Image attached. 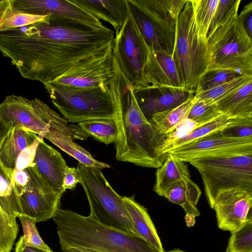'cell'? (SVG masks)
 Segmentation results:
<instances>
[{
	"label": "cell",
	"mask_w": 252,
	"mask_h": 252,
	"mask_svg": "<svg viewBox=\"0 0 252 252\" xmlns=\"http://www.w3.org/2000/svg\"><path fill=\"white\" fill-rule=\"evenodd\" d=\"M95 30L84 22L47 15L30 25L0 31V52L21 75L43 84L79 62L103 52Z\"/></svg>",
	"instance_id": "cell-1"
},
{
	"label": "cell",
	"mask_w": 252,
	"mask_h": 252,
	"mask_svg": "<svg viewBox=\"0 0 252 252\" xmlns=\"http://www.w3.org/2000/svg\"><path fill=\"white\" fill-rule=\"evenodd\" d=\"M122 75L115 97L116 158L143 167L158 168L165 160L156 152L163 135L142 114L131 84Z\"/></svg>",
	"instance_id": "cell-2"
},
{
	"label": "cell",
	"mask_w": 252,
	"mask_h": 252,
	"mask_svg": "<svg viewBox=\"0 0 252 252\" xmlns=\"http://www.w3.org/2000/svg\"><path fill=\"white\" fill-rule=\"evenodd\" d=\"M61 249L89 252H160L141 237L105 226L93 218L60 209L53 218Z\"/></svg>",
	"instance_id": "cell-3"
},
{
	"label": "cell",
	"mask_w": 252,
	"mask_h": 252,
	"mask_svg": "<svg viewBox=\"0 0 252 252\" xmlns=\"http://www.w3.org/2000/svg\"><path fill=\"white\" fill-rule=\"evenodd\" d=\"M241 0L234 2L213 33L207 38L208 70L230 69L252 75V39L238 18Z\"/></svg>",
	"instance_id": "cell-4"
},
{
	"label": "cell",
	"mask_w": 252,
	"mask_h": 252,
	"mask_svg": "<svg viewBox=\"0 0 252 252\" xmlns=\"http://www.w3.org/2000/svg\"><path fill=\"white\" fill-rule=\"evenodd\" d=\"M120 74L117 64L115 77L111 86L106 88L73 89L50 83L43 85L53 104L68 122L115 120V97Z\"/></svg>",
	"instance_id": "cell-5"
},
{
	"label": "cell",
	"mask_w": 252,
	"mask_h": 252,
	"mask_svg": "<svg viewBox=\"0 0 252 252\" xmlns=\"http://www.w3.org/2000/svg\"><path fill=\"white\" fill-rule=\"evenodd\" d=\"M172 58L183 87L195 94L200 80L208 69L209 52L207 41L197 30L189 0L177 19Z\"/></svg>",
	"instance_id": "cell-6"
},
{
	"label": "cell",
	"mask_w": 252,
	"mask_h": 252,
	"mask_svg": "<svg viewBox=\"0 0 252 252\" xmlns=\"http://www.w3.org/2000/svg\"><path fill=\"white\" fill-rule=\"evenodd\" d=\"M79 181L88 200L90 216L99 223L133 236H138L123 200L97 168L79 162Z\"/></svg>",
	"instance_id": "cell-7"
},
{
	"label": "cell",
	"mask_w": 252,
	"mask_h": 252,
	"mask_svg": "<svg viewBox=\"0 0 252 252\" xmlns=\"http://www.w3.org/2000/svg\"><path fill=\"white\" fill-rule=\"evenodd\" d=\"M198 171L212 209L219 192L231 189L252 191V154L201 158L189 162Z\"/></svg>",
	"instance_id": "cell-8"
},
{
	"label": "cell",
	"mask_w": 252,
	"mask_h": 252,
	"mask_svg": "<svg viewBox=\"0 0 252 252\" xmlns=\"http://www.w3.org/2000/svg\"><path fill=\"white\" fill-rule=\"evenodd\" d=\"M128 13L147 45L172 56L177 19L154 0H126Z\"/></svg>",
	"instance_id": "cell-9"
},
{
	"label": "cell",
	"mask_w": 252,
	"mask_h": 252,
	"mask_svg": "<svg viewBox=\"0 0 252 252\" xmlns=\"http://www.w3.org/2000/svg\"><path fill=\"white\" fill-rule=\"evenodd\" d=\"M0 119L9 126H18L43 137L51 127L68 122L38 98L9 95L0 104Z\"/></svg>",
	"instance_id": "cell-10"
},
{
	"label": "cell",
	"mask_w": 252,
	"mask_h": 252,
	"mask_svg": "<svg viewBox=\"0 0 252 252\" xmlns=\"http://www.w3.org/2000/svg\"><path fill=\"white\" fill-rule=\"evenodd\" d=\"M113 53L122 74L133 90L144 87L147 45L129 15L114 37Z\"/></svg>",
	"instance_id": "cell-11"
},
{
	"label": "cell",
	"mask_w": 252,
	"mask_h": 252,
	"mask_svg": "<svg viewBox=\"0 0 252 252\" xmlns=\"http://www.w3.org/2000/svg\"><path fill=\"white\" fill-rule=\"evenodd\" d=\"M117 67L112 48L79 62L49 83L73 89L109 88L115 77Z\"/></svg>",
	"instance_id": "cell-12"
},
{
	"label": "cell",
	"mask_w": 252,
	"mask_h": 252,
	"mask_svg": "<svg viewBox=\"0 0 252 252\" xmlns=\"http://www.w3.org/2000/svg\"><path fill=\"white\" fill-rule=\"evenodd\" d=\"M27 169L28 182L16 192L21 215L34 218L37 222L53 219L60 209L63 193L48 185L32 166Z\"/></svg>",
	"instance_id": "cell-13"
},
{
	"label": "cell",
	"mask_w": 252,
	"mask_h": 252,
	"mask_svg": "<svg viewBox=\"0 0 252 252\" xmlns=\"http://www.w3.org/2000/svg\"><path fill=\"white\" fill-rule=\"evenodd\" d=\"M168 153L184 162L201 158L252 154V138L225 137L218 132Z\"/></svg>",
	"instance_id": "cell-14"
},
{
	"label": "cell",
	"mask_w": 252,
	"mask_h": 252,
	"mask_svg": "<svg viewBox=\"0 0 252 252\" xmlns=\"http://www.w3.org/2000/svg\"><path fill=\"white\" fill-rule=\"evenodd\" d=\"M252 191L241 189L219 192L212 209L216 212L218 227L231 233L242 227L252 215Z\"/></svg>",
	"instance_id": "cell-15"
},
{
	"label": "cell",
	"mask_w": 252,
	"mask_h": 252,
	"mask_svg": "<svg viewBox=\"0 0 252 252\" xmlns=\"http://www.w3.org/2000/svg\"><path fill=\"white\" fill-rule=\"evenodd\" d=\"M12 2L14 8L22 13L71 19L96 27L103 25L71 0H12Z\"/></svg>",
	"instance_id": "cell-16"
},
{
	"label": "cell",
	"mask_w": 252,
	"mask_h": 252,
	"mask_svg": "<svg viewBox=\"0 0 252 252\" xmlns=\"http://www.w3.org/2000/svg\"><path fill=\"white\" fill-rule=\"evenodd\" d=\"M133 92L141 111L149 122L154 115L177 106L195 94L184 88L149 86Z\"/></svg>",
	"instance_id": "cell-17"
},
{
	"label": "cell",
	"mask_w": 252,
	"mask_h": 252,
	"mask_svg": "<svg viewBox=\"0 0 252 252\" xmlns=\"http://www.w3.org/2000/svg\"><path fill=\"white\" fill-rule=\"evenodd\" d=\"M32 166L41 179L51 188L63 193V180L68 167L61 154L47 145L42 138L38 142Z\"/></svg>",
	"instance_id": "cell-18"
},
{
	"label": "cell",
	"mask_w": 252,
	"mask_h": 252,
	"mask_svg": "<svg viewBox=\"0 0 252 252\" xmlns=\"http://www.w3.org/2000/svg\"><path fill=\"white\" fill-rule=\"evenodd\" d=\"M147 50L144 87L184 88L172 56L164 51L154 50L148 46Z\"/></svg>",
	"instance_id": "cell-19"
},
{
	"label": "cell",
	"mask_w": 252,
	"mask_h": 252,
	"mask_svg": "<svg viewBox=\"0 0 252 252\" xmlns=\"http://www.w3.org/2000/svg\"><path fill=\"white\" fill-rule=\"evenodd\" d=\"M98 20L111 24L118 33L128 13L126 0H71Z\"/></svg>",
	"instance_id": "cell-20"
},
{
	"label": "cell",
	"mask_w": 252,
	"mask_h": 252,
	"mask_svg": "<svg viewBox=\"0 0 252 252\" xmlns=\"http://www.w3.org/2000/svg\"><path fill=\"white\" fill-rule=\"evenodd\" d=\"M39 137L27 129L12 126L0 145V162L6 168L14 170L20 153L33 144Z\"/></svg>",
	"instance_id": "cell-21"
},
{
	"label": "cell",
	"mask_w": 252,
	"mask_h": 252,
	"mask_svg": "<svg viewBox=\"0 0 252 252\" xmlns=\"http://www.w3.org/2000/svg\"><path fill=\"white\" fill-rule=\"evenodd\" d=\"M123 200L138 235L159 252H164L147 209L135 200L134 196L123 197Z\"/></svg>",
	"instance_id": "cell-22"
},
{
	"label": "cell",
	"mask_w": 252,
	"mask_h": 252,
	"mask_svg": "<svg viewBox=\"0 0 252 252\" xmlns=\"http://www.w3.org/2000/svg\"><path fill=\"white\" fill-rule=\"evenodd\" d=\"M201 191L198 185L190 178L180 181L172 186L163 197L181 206L190 220H194L200 213L197 208Z\"/></svg>",
	"instance_id": "cell-23"
},
{
	"label": "cell",
	"mask_w": 252,
	"mask_h": 252,
	"mask_svg": "<svg viewBox=\"0 0 252 252\" xmlns=\"http://www.w3.org/2000/svg\"><path fill=\"white\" fill-rule=\"evenodd\" d=\"M220 113L231 119L252 118V81L218 101Z\"/></svg>",
	"instance_id": "cell-24"
},
{
	"label": "cell",
	"mask_w": 252,
	"mask_h": 252,
	"mask_svg": "<svg viewBox=\"0 0 252 252\" xmlns=\"http://www.w3.org/2000/svg\"><path fill=\"white\" fill-rule=\"evenodd\" d=\"M188 178H190L189 172L185 162L168 153L161 166L157 168L154 190L163 196L174 184Z\"/></svg>",
	"instance_id": "cell-25"
},
{
	"label": "cell",
	"mask_w": 252,
	"mask_h": 252,
	"mask_svg": "<svg viewBox=\"0 0 252 252\" xmlns=\"http://www.w3.org/2000/svg\"><path fill=\"white\" fill-rule=\"evenodd\" d=\"M43 138H46L85 166L101 170L110 167L109 164L95 159L88 151L76 143L70 136L56 132H47L44 134Z\"/></svg>",
	"instance_id": "cell-26"
},
{
	"label": "cell",
	"mask_w": 252,
	"mask_h": 252,
	"mask_svg": "<svg viewBox=\"0 0 252 252\" xmlns=\"http://www.w3.org/2000/svg\"><path fill=\"white\" fill-rule=\"evenodd\" d=\"M238 120L231 119L221 115L209 122L198 126L185 138L174 143L169 148L168 153L171 150L192 144L207 136L217 133Z\"/></svg>",
	"instance_id": "cell-27"
},
{
	"label": "cell",
	"mask_w": 252,
	"mask_h": 252,
	"mask_svg": "<svg viewBox=\"0 0 252 252\" xmlns=\"http://www.w3.org/2000/svg\"><path fill=\"white\" fill-rule=\"evenodd\" d=\"M195 94L174 108L153 116L150 122L153 124L160 134L164 135L187 117L193 103Z\"/></svg>",
	"instance_id": "cell-28"
},
{
	"label": "cell",
	"mask_w": 252,
	"mask_h": 252,
	"mask_svg": "<svg viewBox=\"0 0 252 252\" xmlns=\"http://www.w3.org/2000/svg\"><path fill=\"white\" fill-rule=\"evenodd\" d=\"M13 170L0 162V207L9 216L16 219L21 210L12 181Z\"/></svg>",
	"instance_id": "cell-29"
},
{
	"label": "cell",
	"mask_w": 252,
	"mask_h": 252,
	"mask_svg": "<svg viewBox=\"0 0 252 252\" xmlns=\"http://www.w3.org/2000/svg\"><path fill=\"white\" fill-rule=\"evenodd\" d=\"M78 126L89 136L109 145L116 142L117 127L114 119H98L78 123Z\"/></svg>",
	"instance_id": "cell-30"
},
{
	"label": "cell",
	"mask_w": 252,
	"mask_h": 252,
	"mask_svg": "<svg viewBox=\"0 0 252 252\" xmlns=\"http://www.w3.org/2000/svg\"><path fill=\"white\" fill-rule=\"evenodd\" d=\"M194 22L200 36L207 41L209 27L219 0H189Z\"/></svg>",
	"instance_id": "cell-31"
},
{
	"label": "cell",
	"mask_w": 252,
	"mask_h": 252,
	"mask_svg": "<svg viewBox=\"0 0 252 252\" xmlns=\"http://www.w3.org/2000/svg\"><path fill=\"white\" fill-rule=\"evenodd\" d=\"M252 81V75L244 74L219 86L194 95V99L207 103H216L221 99Z\"/></svg>",
	"instance_id": "cell-32"
},
{
	"label": "cell",
	"mask_w": 252,
	"mask_h": 252,
	"mask_svg": "<svg viewBox=\"0 0 252 252\" xmlns=\"http://www.w3.org/2000/svg\"><path fill=\"white\" fill-rule=\"evenodd\" d=\"M200 125L186 118L167 133L163 135L161 143L156 149L158 156L165 159L171 146L185 138L192 130Z\"/></svg>",
	"instance_id": "cell-33"
},
{
	"label": "cell",
	"mask_w": 252,
	"mask_h": 252,
	"mask_svg": "<svg viewBox=\"0 0 252 252\" xmlns=\"http://www.w3.org/2000/svg\"><path fill=\"white\" fill-rule=\"evenodd\" d=\"M243 75L244 74L230 69L208 70L200 80L196 89L195 94L219 86Z\"/></svg>",
	"instance_id": "cell-34"
},
{
	"label": "cell",
	"mask_w": 252,
	"mask_h": 252,
	"mask_svg": "<svg viewBox=\"0 0 252 252\" xmlns=\"http://www.w3.org/2000/svg\"><path fill=\"white\" fill-rule=\"evenodd\" d=\"M225 252H252V215L242 227L231 233Z\"/></svg>",
	"instance_id": "cell-35"
},
{
	"label": "cell",
	"mask_w": 252,
	"mask_h": 252,
	"mask_svg": "<svg viewBox=\"0 0 252 252\" xmlns=\"http://www.w3.org/2000/svg\"><path fill=\"white\" fill-rule=\"evenodd\" d=\"M18 232L16 219L9 216L0 207V252H11Z\"/></svg>",
	"instance_id": "cell-36"
},
{
	"label": "cell",
	"mask_w": 252,
	"mask_h": 252,
	"mask_svg": "<svg viewBox=\"0 0 252 252\" xmlns=\"http://www.w3.org/2000/svg\"><path fill=\"white\" fill-rule=\"evenodd\" d=\"M221 114L217 109L216 103H210L194 99L187 118L195 123L202 125L209 122Z\"/></svg>",
	"instance_id": "cell-37"
},
{
	"label": "cell",
	"mask_w": 252,
	"mask_h": 252,
	"mask_svg": "<svg viewBox=\"0 0 252 252\" xmlns=\"http://www.w3.org/2000/svg\"><path fill=\"white\" fill-rule=\"evenodd\" d=\"M17 218L21 221L24 234L22 237L26 244L48 252H53L41 238L36 227L35 219L24 215H19Z\"/></svg>",
	"instance_id": "cell-38"
},
{
	"label": "cell",
	"mask_w": 252,
	"mask_h": 252,
	"mask_svg": "<svg viewBox=\"0 0 252 252\" xmlns=\"http://www.w3.org/2000/svg\"><path fill=\"white\" fill-rule=\"evenodd\" d=\"M46 16L22 13L15 9V12L11 16L0 24V31L36 23L44 20Z\"/></svg>",
	"instance_id": "cell-39"
},
{
	"label": "cell",
	"mask_w": 252,
	"mask_h": 252,
	"mask_svg": "<svg viewBox=\"0 0 252 252\" xmlns=\"http://www.w3.org/2000/svg\"><path fill=\"white\" fill-rule=\"evenodd\" d=\"M219 133L225 137L252 138V118L239 119Z\"/></svg>",
	"instance_id": "cell-40"
},
{
	"label": "cell",
	"mask_w": 252,
	"mask_h": 252,
	"mask_svg": "<svg viewBox=\"0 0 252 252\" xmlns=\"http://www.w3.org/2000/svg\"><path fill=\"white\" fill-rule=\"evenodd\" d=\"M234 1V0H219L209 27L207 38L216 30Z\"/></svg>",
	"instance_id": "cell-41"
},
{
	"label": "cell",
	"mask_w": 252,
	"mask_h": 252,
	"mask_svg": "<svg viewBox=\"0 0 252 252\" xmlns=\"http://www.w3.org/2000/svg\"><path fill=\"white\" fill-rule=\"evenodd\" d=\"M42 138L43 137L39 136V138L33 144L20 153L17 159L15 169H23L31 164L34 157L36 146Z\"/></svg>",
	"instance_id": "cell-42"
},
{
	"label": "cell",
	"mask_w": 252,
	"mask_h": 252,
	"mask_svg": "<svg viewBox=\"0 0 252 252\" xmlns=\"http://www.w3.org/2000/svg\"><path fill=\"white\" fill-rule=\"evenodd\" d=\"M238 18L242 22L243 26L250 38L252 35V2L245 5L241 11Z\"/></svg>",
	"instance_id": "cell-43"
},
{
	"label": "cell",
	"mask_w": 252,
	"mask_h": 252,
	"mask_svg": "<svg viewBox=\"0 0 252 252\" xmlns=\"http://www.w3.org/2000/svg\"><path fill=\"white\" fill-rule=\"evenodd\" d=\"M79 179L77 173L76 168L68 166L63 180V188L65 190L67 189H73L79 183Z\"/></svg>",
	"instance_id": "cell-44"
},
{
	"label": "cell",
	"mask_w": 252,
	"mask_h": 252,
	"mask_svg": "<svg viewBox=\"0 0 252 252\" xmlns=\"http://www.w3.org/2000/svg\"><path fill=\"white\" fill-rule=\"evenodd\" d=\"M15 12L12 0H0V24Z\"/></svg>",
	"instance_id": "cell-45"
},
{
	"label": "cell",
	"mask_w": 252,
	"mask_h": 252,
	"mask_svg": "<svg viewBox=\"0 0 252 252\" xmlns=\"http://www.w3.org/2000/svg\"><path fill=\"white\" fill-rule=\"evenodd\" d=\"M14 252H48L26 244L21 236L16 244Z\"/></svg>",
	"instance_id": "cell-46"
},
{
	"label": "cell",
	"mask_w": 252,
	"mask_h": 252,
	"mask_svg": "<svg viewBox=\"0 0 252 252\" xmlns=\"http://www.w3.org/2000/svg\"><path fill=\"white\" fill-rule=\"evenodd\" d=\"M11 127V126H9L4 124L0 119V145Z\"/></svg>",
	"instance_id": "cell-47"
},
{
	"label": "cell",
	"mask_w": 252,
	"mask_h": 252,
	"mask_svg": "<svg viewBox=\"0 0 252 252\" xmlns=\"http://www.w3.org/2000/svg\"><path fill=\"white\" fill-rule=\"evenodd\" d=\"M63 252H89L87 251L74 247H66L61 249Z\"/></svg>",
	"instance_id": "cell-48"
},
{
	"label": "cell",
	"mask_w": 252,
	"mask_h": 252,
	"mask_svg": "<svg viewBox=\"0 0 252 252\" xmlns=\"http://www.w3.org/2000/svg\"><path fill=\"white\" fill-rule=\"evenodd\" d=\"M164 252H186L183 251L180 249H174L173 250L170 251H166V252L164 251Z\"/></svg>",
	"instance_id": "cell-49"
}]
</instances>
